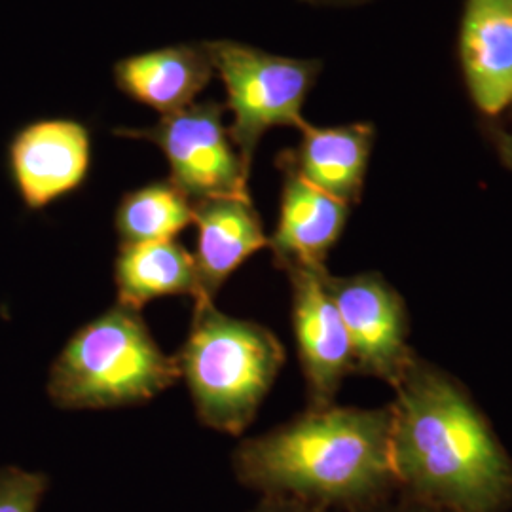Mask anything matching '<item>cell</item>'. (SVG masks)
Listing matches in <instances>:
<instances>
[{
    "label": "cell",
    "mask_w": 512,
    "mask_h": 512,
    "mask_svg": "<svg viewBox=\"0 0 512 512\" xmlns=\"http://www.w3.org/2000/svg\"><path fill=\"white\" fill-rule=\"evenodd\" d=\"M393 389L397 490L437 512L511 509V456L465 387L416 355Z\"/></svg>",
    "instance_id": "6da1fadb"
},
{
    "label": "cell",
    "mask_w": 512,
    "mask_h": 512,
    "mask_svg": "<svg viewBox=\"0 0 512 512\" xmlns=\"http://www.w3.org/2000/svg\"><path fill=\"white\" fill-rule=\"evenodd\" d=\"M234 473L262 497L293 499L321 511H370L397 490L391 406L310 408L239 444Z\"/></svg>",
    "instance_id": "7a4b0ae2"
},
{
    "label": "cell",
    "mask_w": 512,
    "mask_h": 512,
    "mask_svg": "<svg viewBox=\"0 0 512 512\" xmlns=\"http://www.w3.org/2000/svg\"><path fill=\"white\" fill-rule=\"evenodd\" d=\"M181 380L177 357L165 355L141 313L116 304L76 330L50 370L57 408L93 410L145 403Z\"/></svg>",
    "instance_id": "3957f363"
},
{
    "label": "cell",
    "mask_w": 512,
    "mask_h": 512,
    "mask_svg": "<svg viewBox=\"0 0 512 512\" xmlns=\"http://www.w3.org/2000/svg\"><path fill=\"white\" fill-rule=\"evenodd\" d=\"M285 363V349L274 332L196 304L190 334L177 355L181 378L207 427L239 435Z\"/></svg>",
    "instance_id": "277c9868"
},
{
    "label": "cell",
    "mask_w": 512,
    "mask_h": 512,
    "mask_svg": "<svg viewBox=\"0 0 512 512\" xmlns=\"http://www.w3.org/2000/svg\"><path fill=\"white\" fill-rule=\"evenodd\" d=\"M215 73L226 88V109L232 112L230 139L241 162L251 171L256 147L272 128H304V103L323 63L275 55L232 40L205 42Z\"/></svg>",
    "instance_id": "5b68a950"
},
{
    "label": "cell",
    "mask_w": 512,
    "mask_h": 512,
    "mask_svg": "<svg viewBox=\"0 0 512 512\" xmlns=\"http://www.w3.org/2000/svg\"><path fill=\"white\" fill-rule=\"evenodd\" d=\"M224 110L217 101L192 103L164 114L150 128L116 129V135L150 141L169 164V181L190 202L222 196H251L247 167L234 147Z\"/></svg>",
    "instance_id": "8992f818"
},
{
    "label": "cell",
    "mask_w": 512,
    "mask_h": 512,
    "mask_svg": "<svg viewBox=\"0 0 512 512\" xmlns=\"http://www.w3.org/2000/svg\"><path fill=\"white\" fill-rule=\"evenodd\" d=\"M325 287L348 330L353 372L397 384L416 353L408 346L403 298L380 274H323Z\"/></svg>",
    "instance_id": "52a82bcc"
},
{
    "label": "cell",
    "mask_w": 512,
    "mask_h": 512,
    "mask_svg": "<svg viewBox=\"0 0 512 512\" xmlns=\"http://www.w3.org/2000/svg\"><path fill=\"white\" fill-rule=\"evenodd\" d=\"M90 131L71 118H44L18 129L8 145V169L21 202L40 211L73 194L88 177Z\"/></svg>",
    "instance_id": "ba28073f"
},
{
    "label": "cell",
    "mask_w": 512,
    "mask_h": 512,
    "mask_svg": "<svg viewBox=\"0 0 512 512\" xmlns=\"http://www.w3.org/2000/svg\"><path fill=\"white\" fill-rule=\"evenodd\" d=\"M327 268H289L293 287V329L310 408H327L349 372L353 355L348 330L325 287Z\"/></svg>",
    "instance_id": "9c48e42d"
},
{
    "label": "cell",
    "mask_w": 512,
    "mask_h": 512,
    "mask_svg": "<svg viewBox=\"0 0 512 512\" xmlns=\"http://www.w3.org/2000/svg\"><path fill=\"white\" fill-rule=\"evenodd\" d=\"M277 167L283 173L281 205L275 232L268 238L274 262L285 272L296 266L327 268L330 249L346 228L349 205L308 183L281 154Z\"/></svg>",
    "instance_id": "30bf717a"
},
{
    "label": "cell",
    "mask_w": 512,
    "mask_h": 512,
    "mask_svg": "<svg viewBox=\"0 0 512 512\" xmlns=\"http://www.w3.org/2000/svg\"><path fill=\"white\" fill-rule=\"evenodd\" d=\"M459 63L476 109L497 116L512 105V0H465Z\"/></svg>",
    "instance_id": "8fae6325"
},
{
    "label": "cell",
    "mask_w": 512,
    "mask_h": 512,
    "mask_svg": "<svg viewBox=\"0 0 512 512\" xmlns=\"http://www.w3.org/2000/svg\"><path fill=\"white\" fill-rule=\"evenodd\" d=\"M198 228L196 270L202 298L196 304L213 302L224 281L239 266L268 247V236L251 196H222L194 202Z\"/></svg>",
    "instance_id": "7c38bea8"
},
{
    "label": "cell",
    "mask_w": 512,
    "mask_h": 512,
    "mask_svg": "<svg viewBox=\"0 0 512 512\" xmlns=\"http://www.w3.org/2000/svg\"><path fill=\"white\" fill-rule=\"evenodd\" d=\"M215 74L205 44H179L129 55L114 65L116 86L162 116L186 109Z\"/></svg>",
    "instance_id": "4fadbf2b"
},
{
    "label": "cell",
    "mask_w": 512,
    "mask_h": 512,
    "mask_svg": "<svg viewBox=\"0 0 512 512\" xmlns=\"http://www.w3.org/2000/svg\"><path fill=\"white\" fill-rule=\"evenodd\" d=\"M300 143L281 156L308 183L340 202L357 203L363 196L366 169L376 141L370 122L317 128L310 122L300 129Z\"/></svg>",
    "instance_id": "5bb4252c"
},
{
    "label": "cell",
    "mask_w": 512,
    "mask_h": 512,
    "mask_svg": "<svg viewBox=\"0 0 512 512\" xmlns=\"http://www.w3.org/2000/svg\"><path fill=\"white\" fill-rule=\"evenodd\" d=\"M118 304L141 310L162 296H192L202 291L194 255L175 239L122 245L114 264Z\"/></svg>",
    "instance_id": "9a60e30c"
},
{
    "label": "cell",
    "mask_w": 512,
    "mask_h": 512,
    "mask_svg": "<svg viewBox=\"0 0 512 512\" xmlns=\"http://www.w3.org/2000/svg\"><path fill=\"white\" fill-rule=\"evenodd\" d=\"M188 224H194V203L171 181L128 192L114 217L122 245L175 239Z\"/></svg>",
    "instance_id": "2e32d148"
},
{
    "label": "cell",
    "mask_w": 512,
    "mask_h": 512,
    "mask_svg": "<svg viewBox=\"0 0 512 512\" xmlns=\"http://www.w3.org/2000/svg\"><path fill=\"white\" fill-rule=\"evenodd\" d=\"M48 490V476L19 467L0 469V512H37Z\"/></svg>",
    "instance_id": "e0dca14e"
},
{
    "label": "cell",
    "mask_w": 512,
    "mask_h": 512,
    "mask_svg": "<svg viewBox=\"0 0 512 512\" xmlns=\"http://www.w3.org/2000/svg\"><path fill=\"white\" fill-rule=\"evenodd\" d=\"M251 512H325L321 509H315L310 505L298 503L293 499H279V497H262L260 505L255 511Z\"/></svg>",
    "instance_id": "ac0fdd59"
},
{
    "label": "cell",
    "mask_w": 512,
    "mask_h": 512,
    "mask_svg": "<svg viewBox=\"0 0 512 512\" xmlns=\"http://www.w3.org/2000/svg\"><path fill=\"white\" fill-rule=\"evenodd\" d=\"M495 148L501 164L512 173V129L511 131H497L495 133Z\"/></svg>",
    "instance_id": "d6986e66"
},
{
    "label": "cell",
    "mask_w": 512,
    "mask_h": 512,
    "mask_svg": "<svg viewBox=\"0 0 512 512\" xmlns=\"http://www.w3.org/2000/svg\"><path fill=\"white\" fill-rule=\"evenodd\" d=\"M366 512H437L433 511V509H427V507H423L420 503H414V501H410V499H406L404 503L401 505H387V503H382V505H378V507H374V509H370V511Z\"/></svg>",
    "instance_id": "ffe728a7"
},
{
    "label": "cell",
    "mask_w": 512,
    "mask_h": 512,
    "mask_svg": "<svg viewBox=\"0 0 512 512\" xmlns=\"http://www.w3.org/2000/svg\"><path fill=\"white\" fill-rule=\"evenodd\" d=\"M313 2H323V4H359L365 0H313Z\"/></svg>",
    "instance_id": "44dd1931"
}]
</instances>
